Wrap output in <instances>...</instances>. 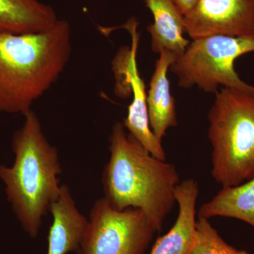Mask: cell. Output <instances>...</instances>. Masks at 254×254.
<instances>
[{
  "label": "cell",
  "mask_w": 254,
  "mask_h": 254,
  "mask_svg": "<svg viewBox=\"0 0 254 254\" xmlns=\"http://www.w3.org/2000/svg\"><path fill=\"white\" fill-rule=\"evenodd\" d=\"M126 130L118 122L110 134V158L102 176L103 198L118 210L139 209L161 232L176 203L180 175L175 165L155 158Z\"/></svg>",
  "instance_id": "6da1fadb"
},
{
  "label": "cell",
  "mask_w": 254,
  "mask_h": 254,
  "mask_svg": "<svg viewBox=\"0 0 254 254\" xmlns=\"http://www.w3.org/2000/svg\"><path fill=\"white\" fill-rule=\"evenodd\" d=\"M71 53L66 20L41 33H0V112L23 115L31 110L58 81Z\"/></svg>",
  "instance_id": "7a4b0ae2"
},
{
  "label": "cell",
  "mask_w": 254,
  "mask_h": 254,
  "mask_svg": "<svg viewBox=\"0 0 254 254\" xmlns=\"http://www.w3.org/2000/svg\"><path fill=\"white\" fill-rule=\"evenodd\" d=\"M23 116L22 127L12 136L14 163L0 165V180L23 230L36 238L43 217L59 198L62 168L58 150L43 133L36 113L31 109Z\"/></svg>",
  "instance_id": "3957f363"
},
{
  "label": "cell",
  "mask_w": 254,
  "mask_h": 254,
  "mask_svg": "<svg viewBox=\"0 0 254 254\" xmlns=\"http://www.w3.org/2000/svg\"><path fill=\"white\" fill-rule=\"evenodd\" d=\"M212 177L222 187L254 177V95L222 88L208 112Z\"/></svg>",
  "instance_id": "277c9868"
},
{
  "label": "cell",
  "mask_w": 254,
  "mask_h": 254,
  "mask_svg": "<svg viewBox=\"0 0 254 254\" xmlns=\"http://www.w3.org/2000/svg\"><path fill=\"white\" fill-rule=\"evenodd\" d=\"M254 52V33L247 36L213 35L192 40L184 54L170 66L181 88L198 87L215 93L219 87L254 95V86L235 69L237 58Z\"/></svg>",
  "instance_id": "5b68a950"
},
{
  "label": "cell",
  "mask_w": 254,
  "mask_h": 254,
  "mask_svg": "<svg viewBox=\"0 0 254 254\" xmlns=\"http://www.w3.org/2000/svg\"><path fill=\"white\" fill-rule=\"evenodd\" d=\"M155 230L139 209L113 208L104 198L93 204L80 254H145Z\"/></svg>",
  "instance_id": "8992f818"
},
{
  "label": "cell",
  "mask_w": 254,
  "mask_h": 254,
  "mask_svg": "<svg viewBox=\"0 0 254 254\" xmlns=\"http://www.w3.org/2000/svg\"><path fill=\"white\" fill-rule=\"evenodd\" d=\"M136 20L132 18L123 27L131 36V47H123L113 62V68L116 76L117 94L123 89H130L133 100L128 108V113L123 125L128 133L136 138L155 158L166 160V153L162 141L156 138L150 127L147 93L144 81L138 72L136 55L139 35L137 33Z\"/></svg>",
  "instance_id": "52a82bcc"
},
{
  "label": "cell",
  "mask_w": 254,
  "mask_h": 254,
  "mask_svg": "<svg viewBox=\"0 0 254 254\" xmlns=\"http://www.w3.org/2000/svg\"><path fill=\"white\" fill-rule=\"evenodd\" d=\"M184 18L192 40L213 35L247 36L254 33V0H198Z\"/></svg>",
  "instance_id": "ba28073f"
},
{
  "label": "cell",
  "mask_w": 254,
  "mask_h": 254,
  "mask_svg": "<svg viewBox=\"0 0 254 254\" xmlns=\"http://www.w3.org/2000/svg\"><path fill=\"white\" fill-rule=\"evenodd\" d=\"M199 187L194 179L180 182L175 191L177 218L168 233L155 241L149 254H190L196 239V203Z\"/></svg>",
  "instance_id": "9c48e42d"
},
{
  "label": "cell",
  "mask_w": 254,
  "mask_h": 254,
  "mask_svg": "<svg viewBox=\"0 0 254 254\" xmlns=\"http://www.w3.org/2000/svg\"><path fill=\"white\" fill-rule=\"evenodd\" d=\"M53 222L48 235L47 254L79 252L88 219L79 211L69 189L62 185L59 198L50 211Z\"/></svg>",
  "instance_id": "30bf717a"
},
{
  "label": "cell",
  "mask_w": 254,
  "mask_h": 254,
  "mask_svg": "<svg viewBox=\"0 0 254 254\" xmlns=\"http://www.w3.org/2000/svg\"><path fill=\"white\" fill-rule=\"evenodd\" d=\"M177 58L170 52L159 53L147 93V107L150 128L163 141L168 128L177 126L176 103L170 91L168 71Z\"/></svg>",
  "instance_id": "8fae6325"
},
{
  "label": "cell",
  "mask_w": 254,
  "mask_h": 254,
  "mask_svg": "<svg viewBox=\"0 0 254 254\" xmlns=\"http://www.w3.org/2000/svg\"><path fill=\"white\" fill-rule=\"evenodd\" d=\"M145 4L153 16V23L147 28L151 37L152 51L159 54L166 50L179 59L190 44L183 36V15L172 0H145Z\"/></svg>",
  "instance_id": "7c38bea8"
},
{
  "label": "cell",
  "mask_w": 254,
  "mask_h": 254,
  "mask_svg": "<svg viewBox=\"0 0 254 254\" xmlns=\"http://www.w3.org/2000/svg\"><path fill=\"white\" fill-rule=\"evenodd\" d=\"M58 21L55 9L40 0H0V33H41Z\"/></svg>",
  "instance_id": "4fadbf2b"
},
{
  "label": "cell",
  "mask_w": 254,
  "mask_h": 254,
  "mask_svg": "<svg viewBox=\"0 0 254 254\" xmlns=\"http://www.w3.org/2000/svg\"><path fill=\"white\" fill-rule=\"evenodd\" d=\"M197 217L237 219L254 229V177L233 187H222L209 201L200 205Z\"/></svg>",
  "instance_id": "5bb4252c"
},
{
  "label": "cell",
  "mask_w": 254,
  "mask_h": 254,
  "mask_svg": "<svg viewBox=\"0 0 254 254\" xmlns=\"http://www.w3.org/2000/svg\"><path fill=\"white\" fill-rule=\"evenodd\" d=\"M190 254H251L227 244L219 235L208 219L198 218L196 220V239Z\"/></svg>",
  "instance_id": "9a60e30c"
},
{
  "label": "cell",
  "mask_w": 254,
  "mask_h": 254,
  "mask_svg": "<svg viewBox=\"0 0 254 254\" xmlns=\"http://www.w3.org/2000/svg\"><path fill=\"white\" fill-rule=\"evenodd\" d=\"M184 16L194 7L198 0H172Z\"/></svg>",
  "instance_id": "2e32d148"
}]
</instances>
